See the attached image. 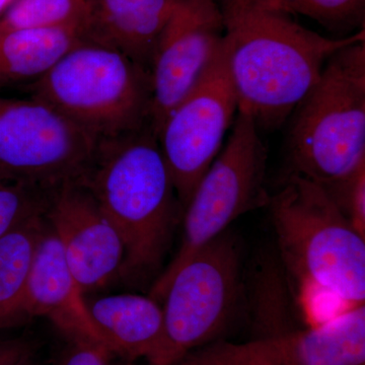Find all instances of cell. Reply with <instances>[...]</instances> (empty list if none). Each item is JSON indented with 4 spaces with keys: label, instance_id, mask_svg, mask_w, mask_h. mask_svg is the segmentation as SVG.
<instances>
[{
    "label": "cell",
    "instance_id": "1",
    "mask_svg": "<svg viewBox=\"0 0 365 365\" xmlns=\"http://www.w3.org/2000/svg\"><path fill=\"white\" fill-rule=\"evenodd\" d=\"M222 50L237 98V111L257 127L277 129L321 76L329 58L365 40L360 32L331 39L304 28L289 14L253 0H220Z\"/></svg>",
    "mask_w": 365,
    "mask_h": 365
},
{
    "label": "cell",
    "instance_id": "2",
    "mask_svg": "<svg viewBox=\"0 0 365 365\" xmlns=\"http://www.w3.org/2000/svg\"><path fill=\"white\" fill-rule=\"evenodd\" d=\"M79 182L117 230L125 249L120 279L143 284L160 270L182 209L150 123L98 141Z\"/></svg>",
    "mask_w": 365,
    "mask_h": 365
},
{
    "label": "cell",
    "instance_id": "3",
    "mask_svg": "<svg viewBox=\"0 0 365 365\" xmlns=\"http://www.w3.org/2000/svg\"><path fill=\"white\" fill-rule=\"evenodd\" d=\"M279 266L300 295L364 304L365 237L319 182L288 172L267 204Z\"/></svg>",
    "mask_w": 365,
    "mask_h": 365
},
{
    "label": "cell",
    "instance_id": "4",
    "mask_svg": "<svg viewBox=\"0 0 365 365\" xmlns=\"http://www.w3.org/2000/svg\"><path fill=\"white\" fill-rule=\"evenodd\" d=\"M292 115L289 172L329 186L364 165L365 40L329 58Z\"/></svg>",
    "mask_w": 365,
    "mask_h": 365
},
{
    "label": "cell",
    "instance_id": "5",
    "mask_svg": "<svg viewBox=\"0 0 365 365\" xmlns=\"http://www.w3.org/2000/svg\"><path fill=\"white\" fill-rule=\"evenodd\" d=\"M45 103L98 141L150 123V72L119 52L81 42L30 86Z\"/></svg>",
    "mask_w": 365,
    "mask_h": 365
},
{
    "label": "cell",
    "instance_id": "6",
    "mask_svg": "<svg viewBox=\"0 0 365 365\" xmlns=\"http://www.w3.org/2000/svg\"><path fill=\"white\" fill-rule=\"evenodd\" d=\"M223 150L206 170L182 211V241L167 268L155 278L151 299L162 302L170 281L209 242L240 216L267 206L265 188L267 151L253 118L237 111Z\"/></svg>",
    "mask_w": 365,
    "mask_h": 365
},
{
    "label": "cell",
    "instance_id": "7",
    "mask_svg": "<svg viewBox=\"0 0 365 365\" xmlns=\"http://www.w3.org/2000/svg\"><path fill=\"white\" fill-rule=\"evenodd\" d=\"M242 251L225 230L173 277L160 304L163 328L148 365H172L213 342L232 321L242 292Z\"/></svg>",
    "mask_w": 365,
    "mask_h": 365
},
{
    "label": "cell",
    "instance_id": "8",
    "mask_svg": "<svg viewBox=\"0 0 365 365\" xmlns=\"http://www.w3.org/2000/svg\"><path fill=\"white\" fill-rule=\"evenodd\" d=\"M98 143L37 98L0 96V182L55 189L79 181Z\"/></svg>",
    "mask_w": 365,
    "mask_h": 365
},
{
    "label": "cell",
    "instance_id": "9",
    "mask_svg": "<svg viewBox=\"0 0 365 365\" xmlns=\"http://www.w3.org/2000/svg\"><path fill=\"white\" fill-rule=\"evenodd\" d=\"M237 112V95L222 44L202 78L170 113L158 134L182 211L222 150Z\"/></svg>",
    "mask_w": 365,
    "mask_h": 365
},
{
    "label": "cell",
    "instance_id": "10",
    "mask_svg": "<svg viewBox=\"0 0 365 365\" xmlns=\"http://www.w3.org/2000/svg\"><path fill=\"white\" fill-rule=\"evenodd\" d=\"M215 0H181L158 41L150 66V125L157 135L170 113L195 88L222 48Z\"/></svg>",
    "mask_w": 365,
    "mask_h": 365
},
{
    "label": "cell",
    "instance_id": "11",
    "mask_svg": "<svg viewBox=\"0 0 365 365\" xmlns=\"http://www.w3.org/2000/svg\"><path fill=\"white\" fill-rule=\"evenodd\" d=\"M45 216L83 292L120 279L123 242L81 182H66L55 189Z\"/></svg>",
    "mask_w": 365,
    "mask_h": 365
},
{
    "label": "cell",
    "instance_id": "12",
    "mask_svg": "<svg viewBox=\"0 0 365 365\" xmlns=\"http://www.w3.org/2000/svg\"><path fill=\"white\" fill-rule=\"evenodd\" d=\"M181 0H86L83 39L119 52L148 72L160 36Z\"/></svg>",
    "mask_w": 365,
    "mask_h": 365
},
{
    "label": "cell",
    "instance_id": "13",
    "mask_svg": "<svg viewBox=\"0 0 365 365\" xmlns=\"http://www.w3.org/2000/svg\"><path fill=\"white\" fill-rule=\"evenodd\" d=\"M21 313L26 319L47 317L60 333L83 334L103 344L88 314L83 290L49 225L34 259Z\"/></svg>",
    "mask_w": 365,
    "mask_h": 365
},
{
    "label": "cell",
    "instance_id": "14",
    "mask_svg": "<svg viewBox=\"0 0 365 365\" xmlns=\"http://www.w3.org/2000/svg\"><path fill=\"white\" fill-rule=\"evenodd\" d=\"M103 344L124 359H148L160 340L162 304L150 295L122 294L86 299Z\"/></svg>",
    "mask_w": 365,
    "mask_h": 365
},
{
    "label": "cell",
    "instance_id": "15",
    "mask_svg": "<svg viewBox=\"0 0 365 365\" xmlns=\"http://www.w3.org/2000/svg\"><path fill=\"white\" fill-rule=\"evenodd\" d=\"M83 41L81 26L0 34V90L26 83L30 86Z\"/></svg>",
    "mask_w": 365,
    "mask_h": 365
},
{
    "label": "cell",
    "instance_id": "16",
    "mask_svg": "<svg viewBox=\"0 0 365 365\" xmlns=\"http://www.w3.org/2000/svg\"><path fill=\"white\" fill-rule=\"evenodd\" d=\"M45 215L34 216L0 237V316L11 327L26 321L21 313V302L48 227Z\"/></svg>",
    "mask_w": 365,
    "mask_h": 365
},
{
    "label": "cell",
    "instance_id": "17",
    "mask_svg": "<svg viewBox=\"0 0 365 365\" xmlns=\"http://www.w3.org/2000/svg\"><path fill=\"white\" fill-rule=\"evenodd\" d=\"M86 0H14L0 16V34L85 26Z\"/></svg>",
    "mask_w": 365,
    "mask_h": 365
},
{
    "label": "cell",
    "instance_id": "18",
    "mask_svg": "<svg viewBox=\"0 0 365 365\" xmlns=\"http://www.w3.org/2000/svg\"><path fill=\"white\" fill-rule=\"evenodd\" d=\"M270 11L299 14L328 29L349 30L364 25L365 0H253Z\"/></svg>",
    "mask_w": 365,
    "mask_h": 365
},
{
    "label": "cell",
    "instance_id": "19",
    "mask_svg": "<svg viewBox=\"0 0 365 365\" xmlns=\"http://www.w3.org/2000/svg\"><path fill=\"white\" fill-rule=\"evenodd\" d=\"M55 189L28 182H0V237L34 216L45 215Z\"/></svg>",
    "mask_w": 365,
    "mask_h": 365
},
{
    "label": "cell",
    "instance_id": "20",
    "mask_svg": "<svg viewBox=\"0 0 365 365\" xmlns=\"http://www.w3.org/2000/svg\"><path fill=\"white\" fill-rule=\"evenodd\" d=\"M323 187L355 230L365 237V163L347 179Z\"/></svg>",
    "mask_w": 365,
    "mask_h": 365
},
{
    "label": "cell",
    "instance_id": "21",
    "mask_svg": "<svg viewBox=\"0 0 365 365\" xmlns=\"http://www.w3.org/2000/svg\"><path fill=\"white\" fill-rule=\"evenodd\" d=\"M66 346L58 365H112L111 352L102 343L78 332L61 333Z\"/></svg>",
    "mask_w": 365,
    "mask_h": 365
},
{
    "label": "cell",
    "instance_id": "22",
    "mask_svg": "<svg viewBox=\"0 0 365 365\" xmlns=\"http://www.w3.org/2000/svg\"><path fill=\"white\" fill-rule=\"evenodd\" d=\"M36 344L26 337L0 339V365H23L34 359Z\"/></svg>",
    "mask_w": 365,
    "mask_h": 365
},
{
    "label": "cell",
    "instance_id": "23",
    "mask_svg": "<svg viewBox=\"0 0 365 365\" xmlns=\"http://www.w3.org/2000/svg\"><path fill=\"white\" fill-rule=\"evenodd\" d=\"M14 0H0V16L6 11L7 7L11 6Z\"/></svg>",
    "mask_w": 365,
    "mask_h": 365
},
{
    "label": "cell",
    "instance_id": "24",
    "mask_svg": "<svg viewBox=\"0 0 365 365\" xmlns=\"http://www.w3.org/2000/svg\"><path fill=\"white\" fill-rule=\"evenodd\" d=\"M9 327L11 326L9 325V322H7L6 319L4 318V317L0 316V330L4 328H9Z\"/></svg>",
    "mask_w": 365,
    "mask_h": 365
},
{
    "label": "cell",
    "instance_id": "25",
    "mask_svg": "<svg viewBox=\"0 0 365 365\" xmlns=\"http://www.w3.org/2000/svg\"><path fill=\"white\" fill-rule=\"evenodd\" d=\"M23 365H38L37 364H35V361H34V359L29 360V361H26L25 364Z\"/></svg>",
    "mask_w": 365,
    "mask_h": 365
}]
</instances>
